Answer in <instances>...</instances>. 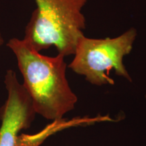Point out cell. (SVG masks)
I'll return each mask as SVG.
<instances>
[{
	"label": "cell",
	"instance_id": "cell-1",
	"mask_svg": "<svg viewBox=\"0 0 146 146\" xmlns=\"http://www.w3.org/2000/svg\"><path fill=\"white\" fill-rule=\"evenodd\" d=\"M6 45L16 56L24 79L23 85L36 114L58 122L74 109L78 98L67 80L65 56L42 55L25 40L18 38L10 39Z\"/></svg>",
	"mask_w": 146,
	"mask_h": 146
},
{
	"label": "cell",
	"instance_id": "cell-2",
	"mask_svg": "<svg viewBox=\"0 0 146 146\" xmlns=\"http://www.w3.org/2000/svg\"><path fill=\"white\" fill-rule=\"evenodd\" d=\"M89 0H35L36 8L25 28L24 40L37 52L52 46L64 56L74 55L84 35L82 9Z\"/></svg>",
	"mask_w": 146,
	"mask_h": 146
},
{
	"label": "cell",
	"instance_id": "cell-3",
	"mask_svg": "<svg viewBox=\"0 0 146 146\" xmlns=\"http://www.w3.org/2000/svg\"><path fill=\"white\" fill-rule=\"evenodd\" d=\"M137 35V30L131 27L114 38L94 39L82 36L68 68L96 86L114 85V81L109 76L112 69L117 76L132 82L123 59L132 51Z\"/></svg>",
	"mask_w": 146,
	"mask_h": 146
},
{
	"label": "cell",
	"instance_id": "cell-4",
	"mask_svg": "<svg viewBox=\"0 0 146 146\" xmlns=\"http://www.w3.org/2000/svg\"><path fill=\"white\" fill-rule=\"evenodd\" d=\"M4 83L8 98L0 110V146H16L18 133L31 127L36 112L30 96L13 70L6 71Z\"/></svg>",
	"mask_w": 146,
	"mask_h": 146
},
{
	"label": "cell",
	"instance_id": "cell-5",
	"mask_svg": "<svg viewBox=\"0 0 146 146\" xmlns=\"http://www.w3.org/2000/svg\"><path fill=\"white\" fill-rule=\"evenodd\" d=\"M4 43V39H3L2 35H1V32H0V47Z\"/></svg>",
	"mask_w": 146,
	"mask_h": 146
}]
</instances>
